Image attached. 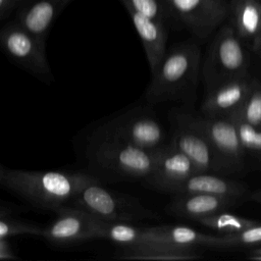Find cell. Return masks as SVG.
Wrapping results in <instances>:
<instances>
[{"mask_svg":"<svg viewBox=\"0 0 261 261\" xmlns=\"http://www.w3.org/2000/svg\"><path fill=\"white\" fill-rule=\"evenodd\" d=\"M247 258L252 259V260H260L261 261V247L250 250L247 255Z\"/></svg>","mask_w":261,"mask_h":261,"instance_id":"cell-30","label":"cell"},{"mask_svg":"<svg viewBox=\"0 0 261 261\" xmlns=\"http://www.w3.org/2000/svg\"><path fill=\"white\" fill-rule=\"evenodd\" d=\"M126 10L141 39L152 74L166 54V28L162 21L143 15L132 8H126Z\"/></svg>","mask_w":261,"mask_h":261,"instance_id":"cell-16","label":"cell"},{"mask_svg":"<svg viewBox=\"0 0 261 261\" xmlns=\"http://www.w3.org/2000/svg\"><path fill=\"white\" fill-rule=\"evenodd\" d=\"M15 258L16 256L10 249L8 243L5 240H0V260H10Z\"/></svg>","mask_w":261,"mask_h":261,"instance_id":"cell-29","label":"cell"},{"mask_svg":"<svg viewBox=\"0 0 261 261\" xmlns=\"http://www.w3.org/2000/svg\"><path fill=\"white\" fill-rule=\"evenodd\" d=\"M196 221L201 223L204 226L217 230L223 234L240 232L260 222L256 219H250V218L228 213L227 210L220 211L205 217H201Z\"/></svg>","mask_w":261,"mask_h":261,"instance_id":"cell-22","label":"cell"},{"mask_svg":"<svg viewBox=\"0 0 261 261\" xmlns=\"http://www.w3.org/2000/svg\"><path fill=\"white\" fill-rule=\"evenodd\" d=\"M157 154L158 150H144L98 134L88 148V158L94 167L125 179H145L155 166Z\"/></svg>","mask_w":261,"mask_h":261,"instance_id":"cell-3","label":"cell"},{"mask_svg":"<svg viewBox=\"0 0 261 261\" xmlns=\"http://www.w3.org/2000/svg\"><path fill=\"white\" fill-rule=\"evenodd\" d=\"M197 172L201 171L190 158L168 143L158 150L155 166L143 180L152 189L175 194L179 187Z\"/></svg>","mask_w":261,"mask_h":261,"instance_id":"cell-11","label":"cell"},{"mask_svg":"<svg viewBox=\"0 0 261 261\" xmlns=\"http://www.w3.org/2000/svg\"><path fill=\"white\" fill-rule=\"evenodd\" d=\"M237 113L247 122L261 126V83L257 80Z\"/></svg>","mask_w":261,"mask_h":261,"instance_id":"cell-24","label":"cell"},{"mask_svg":"<svg viewBox=\"0 0 261 261\" xmlns=\"http://www.w3.org/2000/svg\"><path fill=\"white\" fill-rule=\"evenodd\" d=\"M261 244V222L240 232L221 234L220 248H236Z\"/></svg>","mask_w":261,"mask_h":261,"instance_id":"cell-26","label":"cell"},{"mask_svg":"<svg viewBox=\"0 0 261 261\" xmlns=\"http://www.w3.org/2000/svg\"><path fill=\"white\" fill-rule=\"evenodd\" d=\"M170 143L186 154L201 172H227L206 135L193 121L192 115L176 114Z\"/></svg>","mask_w":261,"mask_h":261,"instance_id":"cell-9","label":"cell"},{"mask_svg":"<svg viewBox=\"0 0 261 261\" xmlns=\"http://www.w3.org/2000/svg\"><path fill=\"white\" fill-rule=\"evenodd\" d=\"M179 193H205L244 199L248 194V188L242 182L210 172H197L190 176L175 194Z\"/></svg>","mask_w":261,"mask_h":261,"instance_id":"cell-18","label":"cell"},{"mask_svg":"<svg viewBox=\"0 0 261 261\" xmlns=\"http://www.w3.org/2000/svg\"><path fill=\"white\" fill-rule=\"evenodd\" d=\"M252 47L255 52L261 54V30H260L258 36L256 37V39L254 40V42L252 43Z\"/></svg>","mask_w":261,"mask_h":261,"instance_id":"cell-31","label":"cell"},{"mask_svg":"<svg viewBox=\"0 0 261 261\" xmlns=\"http://www.w3.org/2000/svg\"><path fill=\"white\" fill-rule=\"evenodd\" d=\"M251 198H252L254 201H256V202H258V203L261 204V190H259V191H257L256 193H254V194L251 196Z\"/></svg>","mask_w":261,"mask_h":261,"instance_id":"cell-33","label":"cell"},{"mask_svg":"<svg viewBox=\"0 0 261 261\" xmlns=\"http://www.w3.org/2000/svg\"><path fill=\"white\" fill-rule=\"evenodd\" d=\"M108 223H134L151 217L152 213L135 197L117 193L101 181L84 188L68 204Z\"/></svg>","mask_w":261,"mask_h":261,"instance_id":"cell-4","label":"cell"},{"mask_svg":"<svg viewBox=\"0 0 261 261\" xmlns=\"http://www.w3.org/2000/svg\"><path fill=\"white\" fill-rule=\"evenodd\" d=\"M241 199L232 197H223L205 193H179L174 197L167 206L170 214L198 220L220 211H225L240 203Z\"/></svg>","mask_w":261,"mask_h":261,"instance_id":"cell-14","label":"cell"},{"mask_svg":"<svg viewBox=\"0 0 261 261\" xmlns=\"http://www.w3.org/2000/svg\"><path fill=\"white\" fill-rule=\"evenodd\" d=\"M125 8H132L143 15L164 22L166 11L161 0H121Z\"/></svg>","mask_w":261,"mask_h":261,"instance_id":"cell-27","label":"cell"},{"mask_svg":"<svg viewBox=\"0 0 261 261\" xmlns=\"http://www.w3.org/2000/svg\"><path fill=\"white\" fill-rule=\"evenodd\" d=\"M102 224V220L90 213L67 205L56 211V217L43 227L41 237L58 245L97 240L100 239Z\"/></svg>","mask_w":261,"mask_h":261,"instance_id":"cell-10","label":"cell"},{"mask_svg":"<svg viewBox=\"0 0 261 261\" xmlns=\"http://www.w3.org/2000/svg\"><path fill=\"white\" fill-rule=\"evenodd\" d=\"M70 0H22L15 21L38 39L46 42L53 21Z\"/></svg>","mask_w":261,"mask_h":261,"instance_id":"cell-15","label":"cell"},{"mask_svg":"<svg viewBox=\"0 0 261 261\" xmlns=\"http://www.w3.org/2000/svg\"><path fill=\"white\" fill-rule=\"evenodd\" d=\"M230 11L237 34L252 44L261 30V0H232Z\"/></svg>","mask_w":261,"mask_h":261,"instance_id":"cell-20","label":"cell"},{"mask_svg":"<svg viewBox=\"0 0 261 261\" xmlns=\"http://www.w3.org/2000/svg\"><path fill=\"white\" fill-rule=\"evenodd\" d=\"M95 134L118 139L148 151H157L166 145V135L161 123L143 109H132L114 117Z\"/></svg>","mask_w":261,"mask_h":261,"instance_id":"cell-6","label":"cell"},{"mask_svg":"<svg viewBox=\"0 0 261 261\" xmlns=\"http://www.w3.org/2000/svg\"><path fill=\"white\" fill-rule=\"evenodd\" d=\"M152 242H164L182 247L220 248L221 236L202 233L185 225L149 226Z\"/></svg>","mask_w":261,"mask_h":261,"instance_id":"cell-19","label":"cell"},{"mask_svg":"<svg viewBox=\"0 0 261 261\" xmlns=\"http://www.w3.org/2000/svg\"><path fill=\"white\" fill-rule=\"evenodd\" d=\"M22 0H0V20L6 18L14 9H17Z\"/></svg>","mask_w":261,"mask_h":261,"instance_id":"cell-28","label":"cell"},{"mask_svg":"<svg viewBox=\"0 0 261 261\" xmlns=\"http://www.w3.org/2000/svg\"><path fill=\"white\" fill-rule=\"evenodd\" d=\"M254 81L255 79L248 73L209 89L201 107L203 116H227L237 112L247 98Z\"/></svg>","mask_w":261,"mask_h":261,"instance_id":"cell-13","label":"cell"},{"mask_svg":"<svg viewBox=\"0 0 261 261\" xmlns=\"http://www.w3.org/2000/svg\"><path fill=\"white\" fill-rule=\"evenodd\" d=\"M247 51L232 25H225L215 36L203 65L207 90L228 80L248 74Z\"/></svg>","mask_w":261,"mask_h":261,"instance_id":"cell-5","label":"cell"},{"mask_svg":"<svg viewBox=\"0 0 261 261\" xmlns=\"http://www.w3.org/2000/svg\"><path fill=\"white\" fill-rule=\"evenodd\" d=\"M0 48L9 58L38 79L44 82L52 81L45 42L15 20L0 29Z\"/></svg>","mask_w":261,"mask_h":261,"instance_id":"cell-7","label":"cell"},{"mask_svg":"<svg viewBox=\"0 0 261 261\" xmlns=\"http://www.w3.org/2000/svg\"><path fill=\"white\" fill-rule=\"evenodd\" d=\"M100 179L86 172L7 169L2 186L32 205L56 212L87 186Z\"/></svg>","mask_w":261,"mask_h":261,"instance_id":"cell-1","label":"cell"},{"mask_svg":"<svg viewBox=\"0 0 261 261\" xmlns=\"http://www.w3.org/2000/svg\"><path fill=\"white\" fill-rule=\"evenodd\" d=\"M200 49L195 44H179L166 52L152 73L145 98L159 103L180 97L196 83L200 66Z\"/></svg>","mask_w":261,"mask_h":261,"instance_id":"cell-2","label":"cell"},{"mask_svg":"<svg viewBox=\"0 0 261 261\" xmlns=\"http://www.w3.org/2000/svg\"><path fill=\"white\" fill-rule=\"evenodd\" d=\"M5 170H6V168L3 167V166L0 164V186H2L3 177H4V174H5Z\"/></svg>","mask_w":261,"mask_h":261,"instance_id":"cell-34","label":"cell"},{"mask_svg":"<svg viewBox=\"0 0 261 261\" xmlns=\"http://www.w3.org/2000/svg\"><path fill=\"white\" fill-rule=\"evenodd\" d=\"M116 253L118 259L126 260H191L201 257L198 248L176 246L164 242L123 246Z\"/></svg>","mask_w":261,"mask_h":261,"instance_id":"cell-17","label":"cell"},{"mask_svg":"<svg viewBox=\"0 0 261 261\" xmlns=\"http://www.w3.org/2000/svg\"><path fill=\"white\" fill-rule=\"evenodd\" d=\"M195 124L206 135L227 172L242 170L245 165V150L241 144L232 115L194 117Z\"/></svg>","mask_w":261,"mask_h":261,"instance_id":"cell-8","label":"cell"},{"mask_svg":"<svg viewBox=\"0 0 261 261\" xmlns=\"http://www.w3.org/2000/svg\"><path fill=\"white\" fill-rule=\"evenodd\" d=\"M238 128L241 144L246 153H250L261 162V126L245 121L237 112L231 114Z\"/></svg>","mask_w":261,"mask_h":261,"instance_id":"cell-23","label":"cell"},{"mask_svg":"<svg viewBox=\"0 0 261 261\" xmlns=\"http://www.w3.org/2000/svg\"><path fill=\"white\" fill-rule=\"evenodd\" d=\"M43 226L35 223L11 218L9 216L0 217V240L19 236L41 237Z\"/></svg>","mask_w":261,"mask_h":261,"instance_id":"cell-25","label":"cell"},{"mask_svg":"<svg viewBox=\"0 0 261 261\" xmlns=\"http://www.w3.org/2000/svg\"><path fill=\"white\" fill-rule=\"evenodd\" d=\"M11 210L10 209H8L7 207H5V206H2V205H0V217H3V216H9V215H11Z\"/></svg>","mask_w":261,"mask_h":261,"instance_id":"cell-32","label":"cell"},{"mask_svg":"<svg viewBox=\"0 0 261 261\" xmlns=\"http://www.w3.org/2000/svg\"><path fill=\"white\" fill-rule=\"evenodd\" d=\"M100 239L111 241L121 247L152 242L149 226H140L134 223H108L104 221Z\"/></svg>","mask_w":261,"mask_h":261,"instance_id":"cell-21","label":"cell"},{"mask_svg":"<svg viewBox=\"0 0 261 261\" xmlns=\"http://www.w3.org/2000/svg\"><path fill=\"white\" fill-rule=\"evenodd\" d=\"M173 12L198 37L206 38L228 14L223 0H166Z\"/></svg>","mask_w":261,"mask_h":261,"instance_id":"cell-12","label":"cell"}]
</instances>
